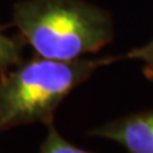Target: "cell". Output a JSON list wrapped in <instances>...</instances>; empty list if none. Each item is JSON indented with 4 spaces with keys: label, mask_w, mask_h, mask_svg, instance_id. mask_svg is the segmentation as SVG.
<instances>
[{
    "label": "cell",
    "mask_w": 153,
    "mask_h": 153,
    "mask_svg": "<svg viewBox=\"0 0 153 153\" xmlns=\"http://www.w3.org/2000/svg\"><path fill=\"white\" fill-rule=\"evenodd\" d=\"M123 59H130V60H139L143 64V75L149 80L153 82V38L147 42L146 45L134 47L126 54L121 55Z\"/></svg>",
    "instance_id": "6"
},
{
    "label": "cell",
    "mask_w": 153,
    "mask_h": 153,
    "mask_svg": "<svg viewBox=\"0 0 153 153\" xmlns=\"http://www.w3.org/2000/svg\"><path fill=\"white\" fill-rule=\"evenodd\" d=\"M87 135L116 142L126 153H153V110L114 119L88 130Z\"/></svg>",
    "instance_id": "3"
},
{
    "label": "cell",
    "mask_w": 153,
    "mask_h": 153,
    "mask_svg": "<svg viewBox=\"0 0 153 153\" xmlns=\"http://www.w3.org/2000/svg\"><path fill=\"white\" fill-rule=\"evenodd\" d=\"M38 153H91L88 151H84L82 148L71 144L70 142L64 139L60 135L55 128L54 123H50L47 125V135L45 140L40 146Z\"/></svg>",
    "instance_id": "5"
},
{
    "label": "cell",
    "mask_w": 153,
    "mask_h": 153,
    "mask_svg": "<svg viewBox=\"0 0 153 153\" xmlns=\"http://www.w3.org/2000/svg\"><path fill=\"white\" fill-rule=\"evenodd\" d=\"M35 54L52 60H75L111 44V13L85 0H19L12 22Z\"/></svg>",
    "instance_id": "1"
},
{
    "label": "cell",
    "mask_w": 153,
    "mask_h": 153,
    "mask_svg": "<svg viewBox=\"0 0 153 153\" xmlns=\"http://www.w3.org/2000/svg\"><path fill=\"white\" fill-rule=\"evenodd\" d=\"M4 26L0 27V78H4L12 66H18L22 64L23 59V47L26 41L19 35L7 36L3 33Z\"/></svg>",
    "instance_id": "4"
},
{
    "label": "cell",
    "mask_w": 153,
    "mask_h": 153,
    "mask_svg": "<svg viewBox=\"0 0 153 153\" xmlns=\"http://www.w3.org/2000/svg\"><path fill=\"white\" fill-rule=\"evenodd\" d=\"M123 60L105 56L52 60L35 54L0 78V133L12 128L54 123L61 102L96 70Z\"/></svg>",
    "instance_id": "2"
}]
</instances>
